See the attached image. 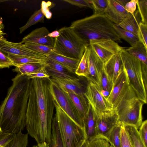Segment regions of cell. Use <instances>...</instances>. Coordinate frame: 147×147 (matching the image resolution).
<instances>
[{"mask_svg": "<svg viewBox=\"0 0 147 147\" xmlns=\"http://www.w3.org/2000/svg\"><path fill=\"white\" fill-rule=\"evenodd\" d=\"M45 78L30 79L26 114V127L29 134L37 144L49 145L55 102L49 88V80Z\"/></svg>", "mask_w": 147, "mask_h": 147, "instance_id": "1", "label": "cell"}, {"mask_svg": "<svg viewBox=\"0 0 147 147\" xmlns=\"http://www.w3.org/2000/svg\"><path fill=\"white\" fill-rule=\"evenodd\" d=\"M30 79L18 73L0 105V127L2 132L12 134L26 127V114Z\"/></svg>", "mask_w": 147, "mask_h": 147, "instance_id": "2", "label": "cell"}, {"mask_svg": "<svg viewBox=\"0 0 147 147\" xmlns=\"http://www.w3.org/2000/svg\"><path fill=\"white\" fill-rule=\"evenodd\" d=\"M114 25L105 15L93 14L73 21L69 27L88 46L93 40L109 39L121 42Z\"/></svg>", "mask_w": 147, "mask_h": 147, "instance_id": "3", "label": "cell"}, {"mask_svg": "<svg viewBox=\"0 0 147 147\" xmlns=\"http://www.w3.org/2000/svg\"><path fill=\"white\" fill-rule=\"evenodd\" d=\"M55 118L63 147H81L87 140L84 129L77 125L55 102Z\"/></svg>", "mask_w": 147, "mask_h": 147, "instance_id": "4", "label": "cell"}, {"mask_svg": "<svg viewBox=\"0 0 147 147\" xmlns=\"http://www.w3.org/2000/svg\"><path fill=\"white\" fill-rule=\"evenodd\" d=\"M59 36L55 38L53 51L68 57L80 60L87 45L69 27L59 29Z\"/></svg>", "mask_w": 147, "mask_h": 147, "instance_id": "5", "label": "cell"}, {"mask_svg": "<svg viewBox=\"0 0 147 147\" xmlns=\"http://www.w3.org/2000/svg\"><path fill=\"white\" fill-rule=\"evenodd\" d=\"M124 69L130 85L138 98L144 104L147 103V89L144 82L142 63L123 48L119 52Z\"/></svg>", "mask_w": 147, "mask_h": 147, "instance_id": "6", "label": "cell"}, {"mask_svg": "<svg viewBox=\"0 0 147 147\" xmlns=\"http://www.w3.org/2000/svg\"><path fill=\"white\" fill-rule=\"evenodd\" d=\"M143 104L136 94L122 100L115 109L118 115V124L133 126L138 130L143 122Z\"/></svg>", "mask_w": 147, "mask_h": 147, "instance_id": "7", "label": "cell"}, {"mask_svg": "<svg viewBox=\"0 0 147 147\" xmlns=\"http://www.w3.org/2000/svg\"><path fill=\"white\" fill-rule=\"evenodd\" d=\"M50 91L55 103L78 126L84 129L83 120L69 96L58 84L49 80Z\"/></svg>", "mask_w": 147, "mask_h": 147, "instance_id": "8", "label": "cell"}, {"mask_svg": "<svg viewBox=\"0 0 147 147\" xmlns=\"http://www.w3.org/2000/svg\"><path fill=\"white\" fill-rule=\"evenodd\" d=\"M136 94L129 84L124 69L113 83V88L106 98L113 109H115L123 100Z\"/></svg>", "mask_w": 147, "mask_h": 147, "instance_id": "9", "label": "cell"}, {"mask_svg": "<svg viewBox=\"0 0 147 147\" xmlns=\"http://www.w3.org/2000/svg\"><path fill=\"white\" fill-rule=\"evenodd\" d=\"M88 82L84 95L96 117L111 111L113 109L111 106L101 94L98 86L92 82Z\"/></svg>", "mask_w": 147, "mask_h": 147, "instance_id": "10", "label": "cell"}, {"mask_svg": "<svg viewBox=\"0 0 147 147\" xmlns=\"http://www.w3.org/2000/svg\"><path fill=\"white\" fill-rule=\"evenodd\" d=\"M89 46L104 63L113 55L119 53L123 48L117 42L109 39L91 40Z\"/></svg>", "mask_w": 147, "mask_h": 147, "instance_id": "11", "label": "cell"}, {"mask_svg": "<svg viewBox=\"0 0 147 147\" xmlns=\"http://www.w3.org/2000/svg\"><path fill=\"white\" fill-rule=\"evenodd\" d=\"M51 79L65 93H73L78 96L85 107L88 108V103L84 95L86 87L85 88L79 78L62 79L52 78Z\"/></svg>", "mask_w": 147, "mask_h": 147, "instance_id": "12", "label": "cell"}, {"mask_svg": "<svg viewBox=\"0 0 147 147\" xmlns=\"http://www.w3.org/2000/svg\"><path fill=\"white\" fill-rule=\"evenodd\" d=\"M0 51L2 52L22 55L44 60L46 56L33 52L24 47L22 44L8 41L4 36L0 38Z\"/></svg>", "mask_w": 147, "mask_h": 147, "instance_id": "13", "label": "cell"}, {"mask_svg": "<svg viewBox=\"0 0 147 147\" xmlns=\"http://www.w3.org/2000/svg\"><path fill=\"white\" fill-rule=\"evenodd\" d=\"M118 115L116 110L104 113L96 117V135L107 138L113 129L118 124Z\"/></svg>", "mask_w": 147, "mask_h": 147, "instance_id": "14", "label": "cell"}, {"mask_svg": "<svg viewBox=\"0 0 147 147\" xmlns=\"http://www.w3.org/2000/svg\"><path fill=\"white\" fill-rule=\"evenodd\" d=\"M85 50L88 60L89 74L86 78L89 82L100 85V74L103 69L104 63L89 46Z\"/></svg>", "mask_w": 147, "mask_h": 147, "instance_id": "15", "label": "cell"}, {"mask_svg": "<svg viewBox=\"0 0 147 147\" xmlns=\"http://www.w3.org/2000/svg\"><path fill=\"white\" fill-rule=\"evenodd\" d=\"M49 33L45 27L36 28L25 36L20 43L32 42L53 47L55 38L48 36Z\"/></svg>", "mask_w": 147, "mask_h": 147, "instance_id": "16", "label": "cell"}, {"mask_svg": "<svg viewBox=\"0 0 147 147\" xmlns=\"http://www.w3.org/2000/svg\"><path fill=\"white\" fill-rule=\"evenodd\" d=\"M108 5L105 15L111 22L118 24L129 13L118 0H108Z\"/></svg>", "mask_w": 147, "mask_h": 147, "instance_id": "17", "label": "cell"}, {"mask_svg": "<svg viewBox=\"0 0 147 147\" xmlns=\"http://www.w3.org/2000/svg\"><path fill=\"white\" fill-rule=\"evenodd\" d=\"M103 69L109 79L113 83L124 69L119 53L113 55L104 63Z\"/></svg>", "mask_w": 147, "mask_h": 147, "instance_id": "18", "label": "cell"}, {"mask_svg": "<svg viewBox=\"0 0 147 147\" xmlns=\"http://www.w3.org/2000/svg\"><path fill=\"white\" fill-rule=\"evenodd\" d=\"M44 64L45 68L50 77L62 79L77 78L72 76L62 65L47 57L44 59Z\"/></svg>", "mask_w": 147, "mask_h": 147, "instance_id": "19", "label": "cell"}, {"mask_svg": "<svg viewBox=\"0 0 147 147\" xmlns=\"http://www.w3.org/2000/svg\"><path fill=\"white\" fill-rule=\"evenodd\" d=\"M96 116L90 104L88 103V111L83 121L84 129L87 141L92 139L96 136Z\"/></svg>", "mask_w": 147, "mask_h": 147, "instance_id": "20", "label": "cell"}, {"mask_svg": "<svg viewBox=\"0 0 147 147\" xmlns=\"http://www.w3.org/2000/svg\"><path fill=\"white\" fill-rule=\"evenodd\" d=\"M136 11L134 15L129 13L120 23L117 25L137 36L139 24L141 22V20L138 10Z\"/></svg>", "mask_w": 147, "mask_h": 147, "instance_id": "21", "label": "cell"}, {"mask_svg": "<svg viewBox=\"0 0 147 147\" xmlns=\"http://www.w3.org/2000/svg\"><path fill=\"white\" fill-rule=\"evenodd\" d=\"M47 57L62 65L71 73L74 74L80 60L61 55L53 51Z\"/></svg>", "mask_w": 147, "mask_h": 147, "instance_id": "22", "label": "cell"}, {"mask_svg": "<svg viewBox=\"0 0 147 147\" xmlns=\"http://www.w3.org/2000/svg\"><path fill=\"white\" fill-rule=\"evenodd\" d=\"M125 49L130 54L147 65V49L139 40L134 46Z\"/></svg>", "mask_w": 147, "mask_h": 147, "instance_id": "23", "label": "cell"}, {"mask_svg": "<svg viewBox=\"0 0 147 147\" xmlns=\"http://www.w3.org/2000/svg\"><path fill=\"white\" fill-rule=\"evenodd\" d=\"M123 126L132 147H146L140 138L138 130L135 127L130 125Z\"/></svg>", "mask_w": 147, "mask_h": 147, "instance_id": "24", "label": "cell"}, {"mask_svg": "<svg viewBox=\"0 0 147 147\" xmlns=\"http://www.w3.org/2000/svg\"><path fill=\"white\" fill-rule=\"evenodd\" d=\"M45 66L43 63H29L16 67L13 70L18 73L27 75L39 70Z\"/></svg>", "mask_w": 147, "mask_h": 147, "instance_id": "25", "label": "cell"}, {"mask_svg": "<svg viewBox=\"0 0 147 147\" xmlns=\"http://www.w3.org/2000/svg\"><path fill=\"white\" fill-rule=\"evenodd\" d=\"M28 143V134H23L20 131L13 134L12 139L5 147H27Z\"/></svg>", "mask_w": 147, "mask_h": 147, "instance_id": "26", "label": "cell"}, {"mask_svg": "<svg viewBox=\"0 0 147 147\" xmlns=\"http://www.w3.org/2000/svg\"><path fill=\"white\" fill-rule=\"evenodd\" d=\"M114 27L120 38L128 42L131 47L135 45L139 40L138 38L136 35L123 29L117 25L114 24Z\"/></svg>", "mask_w": 147, "mask_h": 147, "instance_id": "27", "label": "cell"}, {"mask_svg": "<svg viewBox=\"0 0 147 147\" xmlns=\"http://www.w3.org/2000/svg\"><path fill=\"white\" fill-rule=\"evenodd\" d=\"M7 54V57L12 61L14 66L15 67L29 63H44V60H40L24 56L17 55L10 53Z\"/></svg>", "mask_w": 147, "mask_h": 147, "instance_id": "28", "label": "cell"}, {"mask_svg": "<svg viewBox=\"0 0 147 147\" xmlns=\"http://www.w3.org/2000/svg\"><path fill=\"white\" fill-rule=\"evenodd\" d=\"M45 16L41 9L35 11L31 16L26 24L19 28L20 34L22 33L31 26L38 22L44 23Z\"/></svg>", "mask_w": 147, "mask_h": 147, "instance_id": "29", "label": "cell"}, {"mask_svg": "<svg viewBox=\"0 0 147 147\" xmlns=\"http://www.w3.org/2000/svg\"><path fill=\"white\" fill-rule=\"evenodd\" d=\"M24 47L36 53L47 56L53 51V47L32 42H26L22 44Z\"/></svg>", "mask_w": 147, "mask_h": 147, "instance_id": "30", "label": "cell"}, {"mask_svg": "<svg viewBox=\"0 0 147 147\" xmlns=\"http://www.w3.org/2000/svg\"><path fill=\"white\" fill-rule=\"evenodd\" d=\"M50 147H64L55 117L53 118L52 124V136Z\"/></svg>", "mask_w": 147, "mask_h": 147, "instance_id": "31", "label": "cell"}, {"mask_svg": "<svg viewBox=\"0 0 147 147\" xmlns=\"http://www.w3.org/2000/svg\"><path fill=\"white\" fill-rule=\"evenodd\" d=\"M66 93L71 99L80 115L83 120L86 116L88 108L85 107L80 98L77 95L71 93Z\"/></svg>", "mask_w": 147, "mask_h": 147, "instance_id": "32", "label": "cell"}, {"mask_svg": "<svg viewBox=\"0 0 147 147\" xmlns=\"http://www.w3.org/2000/svg\"><path fill=\"white\" fill-rule=\"evenodd\" d=\"M75 74L78 76H84L86 78L89 74L88 62L85 49L75 71Z\"/></svg>", "mask_w": 147, "mask_h": 147, "instance_id": "33", "label": "cell"}, {"mask_svg": "<svg viewBox=\"0 0 147 147\" xmlns=\"http://www.w3.org/2000/svg\"><path fill=\"white\" fill-rule=\"evenodd\" d=\"M121 125L118 124L112 130L107 138L114 147H121L120 131Z\"/></svg>", "mask_w": 147, "mask_h": 147, "instance_id": "34", "label": "cell"}, {"mask_svg": "<svg viewBox=\"0 0 147 147\" xmlns=\"http://www.w3.org/2000/svg\"><path fill=\"white\" fill-rule=\"evenodd\" d=\"M94 10L93 14L105 15L108 5V0H90Z\"/></svg>", "mask_w": 147, "mask_h": 147, "instance_id": "35", "label": "cell"}, {"mask_svg": "<svg viewBox=\"0 0 147 147\" xmlns=\"http://www.w3.org/2000/svg\"><path fill=\"white\" fill-rule=\"evenodd\" d=\"M88 147H110V144L108 139L104 136L96 135L89 141Z\"/></svg>", "mask_w": 147, "mask_h": 147, "instance_id": "36", "label": "cell"}, {"mask_svg": "<svg viewBox=\"0 0 147 147\" xmlns=\"http://www.w3.org/2000/svg\"><path fill=\"white\" fill-rule=\"evenodd\" d=\"M113 85V83L109 79L103 69L100 74V85L98 86L100 90L107 91L110 93Z\"/></svg>", "mask_w": 147, "mask_h": 147, "instance_id": "37", "label": "cell"}, {"mask_svg": "<svg viewBox=\"0 0 147 147\" xmlns=\"http://www.w3.org/2000/svg\"><path fill=\"white\" fill-rule=\"evenodd\" d=\"M137 5L141 22L147 25V0H138Z\"/></svg>", "mask_w": 147, "mask_h": 147, "instance_id": "38", "label": "cell"}, {"mask_svg": "<svg viewBox=\"0 0 147 147\" xmlns=\"http://www.w3.org/2000/svg\"><path fill=\"white\" fill-rule=\"evenodd\" d=\"M137 36L139 40L147 49V25L142 22L139 24Z\"/></svg>", "mask_w": 147, "mask_h": 147, "instance_id": "39", "label": "cell"}, {"mask_svg": "<svg viewBox=\"0 0 147 147\" xmlns=\"http://www.w3.org/2000/svg\"><path fill=\"white\" fill-rule=\"evenodd\" d=\"M121 147H132L129 136L123 125H122L120 131Z\"/></svg>", "mask_w": 147, "mask_h": 147, "instance_id": "40", "label": "cell"}, {"mask_svg": "<svg viewBox=\"0 0 147 147\" xmlns=\"http://www.w3.org/2000/svg\"><path fill=\"white\" fill-rule=\"evenodd\" d=\"M54 4L51 2L48 1L46 2L43 1L41 4V9L46 18L50 19L52 16V13L50 9L54 6Z\"/></svg>", "mask_w": 147, "mask_h": 147, "instance_id": "41", "label": "cell"}, {"mask_svg": "<svg viewBox=\"0 0 147 147\" xmlns=\"http://www.w3.org/2000/svg\"><path fill=\"white\" fill-rule=\"evenodd\" d=\"M62 1L80 7H88L93 9L90 0H63Z\"/></svg>", "mask_w": 147, "mask_h": 147, "instance_id": "42", "label": "cell"}, {"mask_svg": "<svg viewBox=\"0 0 147 147\" xmlns=\"http://www.w3.org/2000/svg\"><path fill=\"white\" fill-rule=\"evenodd\" d=\"M29 79L35 78L50 79L51 77L46 71L45 67L32 74L27 75Z\"/></svg>", "mask_w": 147, "mask_h": 147, "instance_id": "43", "label": "cell"}, {"mask_svg": "<svg viewBox=\"0 0 147 147\" xmlns=\"http://www.w3.org/2000/svg\"><path fill=\"white\" fill-rule=\"evenodd\" d=\"M138 132L146 147H147V121L142 122L139 128Z\"/></svg>", "mask_w": 147, "mask_h": 147, "instance_id": "44", "label": "cell"}, {"mask_svg": "<svg viewBox=\"0 0 147 147\" xmlns=\"http://www.w3.org/2000/svg\"><path fill=\"white\" fill-rule=\"evenodd\" d=\"M14 66L11 60L0 51V68H9Z\"/></svg>", "mask_w": 147, "mask_h": 147, "instance_id": "45", "label": "cell"}, {"mask_svg": "<svg viewBox=\"0 0 147 147\" xmlns=\"http://www.w3.org/2000/svg\"><path fill=\"white\" fill-rule=\"evenodd\" d=\"M13 134L1 132L0 133V147H5L13 138Z\"/></svg>", "mask_w": 147, "mask_h": 147, "instance_id": "46", "label": "cell"}, {"mask_svg": "<svg viewBox=\"0 0 147 147\" xmlns=\"http://www.w3.org/2000/svg\"><path fill=\"white\" fill-rule=\"evenodd\" d=\"M138 0H131L127 2L124 6L126 11L133 15L136 10L137 3Z\"/></svg>", "mask_w": 147, "mask_h": 147, "instance_id": "47", "label": "cell"}, {"mask_svg": "<svg viewBox=\"0 0 147 147\" xmlns=\"http://www.w3.org/2000/svg\"><path fill=\"white\" fill-rule=\"evenodd\" d=\"M143 78L146 88L147 89V65L142 63Z\"/></svg>", "mask_w": 147, "mask_h": 147, "instance_id": "48", "label": "cell"}, {"mask_svg": "<svg viewBox=\"0 0 147 147\" xmlns=\"http://www.w3.org/2000/svg\"><path fill=\"white\" fill-rule=\"evenodd\" d=\"M59 35V33L58 30H55L52 32L49 33L48 36L49 37L55 38L58 37Z\"/></svg>", "mask_w": 147, "mask_h": 147, "instance_id": "49", "label": "cell"}, {"mask_svg": "<svg viewBox=\"0 0 147 147\" xmlns=\"http://www.w3.org/2000/svg\"><path fill=\"white\" fill-rule=\"evenodd\" d=\"M100 91L102 95L106 98H107L110 94V93L107 91L101 90H100Z\"/></svg>", "mask_w": 147, "mask_h": 147, "instance_id": "50", "label": "cell"}, {"mask_svg": "<svg viewBox=\"0 0 147 147\" xmlns=\"http://www.w3.org/2000/svg\"><path fill=\"white\" fill-rule=\"evenodd\" d=\"M37 146L38 147H50L49 145L46 142L38 143Z\"/></svg>", "mask_w": 147, "mask_h": 147, "instance_id": "51", "label": "cell"}, {"mask_svg": "<svg viewBox=\"0 0 147 147\" xmlns=\"http://www.w3.org/2000/svg\"><path fill=\"white\" fill-rule=\"evenodd\" d=\"M119 2L124 7L126 3L129 1V0H118Z\"/></svg>", "mask_w": 147, "mask_h": 147, "instance_id": "52", "label": "cell"}, {"mask_svg": "<svg viewBox=\"0 0 147 147\" xmlns=\"http://www.w3.org/2000/svg\"><path fill=\"white\" fill-rule=\"evenodd\" d=\"M0 28L3 29L4 28V25L3 23V19L1 18H0Z\"/></svg>", "mask_w": 147, "mask_h": 147, "instance_id": "53", "label": "cell"}, {"mask_svg": "<svg viewBox=\"0 0 147 147\" xmlns=\"http://www.w3.org/2000/svg\"><path fill=\"white\" fill-rule=\"evenodd\" d=\"M7 34L6 33H4L3 31L2 30V29L0 28V38L3 37L4 35Z\"/></svg>", "mask_w": 147, "mask_h": 147, "instance_id": "54", "label": "cell"}, {"mask_svg": "<svg viewBox=\"0 0 147 147\" xmlns=\"http://www.w3.org/2000/svg\"><path fill=\"white\" fill-rule=\"evenodd\" d=\"M88 141L86 140L83 144L81 147H88Z\"/></svg>", "mask_w": 147, "mask_h": 147, "instance_id": "55", "label": "cell"}, {"mask_svg": "<svg viewBox=\"0 0 147 147\" xmlns=\"http://www.w3.org/2000/svg\"><path fill=\"white\" fill-rule=\"evenodd\" d=\"M5 1V0H0V3H1V2H4V1Z\"/></svg>", "mask_w": 147, "mask_h": 147, "instance_id": "56", "label": "cell"}, {"mask_svg": "<svg viewBox=\"0 0 147 147\" xmlns=\"http://www.w3.org/2000/svg\"><path fill=\"white\" fill-rule=\"evenodd\" d=\"M110 147H114V146L111 144H110Z\"/></svg>", "mask_w": 147, "mask_h": 147, "instance_id": "57", "label": "cell"}, {"mask_svg": "<svg viewBox=\"0 0 147 147\" xmlns=\"http://www.w3.org/2000/svg\"><path fill=\"white\" fill-rule=\"evenodd\" d=\"M32 147H38L37 145H34Z\"/></svg>", "mask_w": 147, "mask_h": 147, "instance_id": "58", "label": "cell"}, {"mask_svg": "<svg viewBox=\"0 0 147 147\" xmlns=\"http://www.w3.org/2000/svg\"><path fill=\"white\" fill-rule=\"evenodd\" d=\"M2 132V131L1 129V128H0V133H1Z\"/></svg>", "mask_w": 147, "mask_h": 147, "instance_id": "59", "label": "cell"}]
</instances>
